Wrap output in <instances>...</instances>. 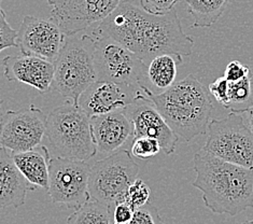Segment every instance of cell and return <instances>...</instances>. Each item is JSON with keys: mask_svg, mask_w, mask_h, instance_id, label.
Segmentation results:
<instances>
[{"mask_svg": "<svg viewBox=\"0 0 253 224\" xmlns=\"http://www.w3.org/2000/svg\"><path fill=\"white\" fill-rule=\"evenodd\" d=\"M89 35L120 42L146 64L166 53L190 56L194 47V40L184 34L176 9L152 14L144 10L140 0H121Z\"/></svg>", "mask_w": 253, "mask_h": 224, "instance_id": "cell-1", "label": "cell"}, {"mask_svg": "<svg viewBox=\"0 0 253 224\" xmlns=\"http://www.w3.org/2000/svg\"><path fill=\"white\" fill-rule=\"evenodd\" d=\"M196 178L192 185L216 215L236 216L253 207V168L223 161L201 149L193 157Z\"/></svg>", "mask_w": 253, "mask_h": 224, "instance_id": "cell-2", "label": "cell"}, {"mask_svg": "<svg viewBox=\"0 0 253 224\" xmlns=\"http://www.w3.org/2000/svg\"><path fill=\"white\" fill-rule=\"evenodd\" d=\"M178 137L190 141L206 134L213 111L212 101L198 79L189 75L160 94H148Z\"/></svg>", "mask_w": 253, "mask_h": 224, "instance_id": "cell-3", "label": "cell"}, {"mask_svg": "<svg viewBox=\"0 0 253 224\" xmlns=\"http://www.w3.org/2000/svg\"><path fill=\"white\" fill-rule=\"evenodd\" d=\"M45 136L55 156L87 162L97 154L91 118L71 100L46 117Z\"/></svg>", "mask_w": 253, "mask_h": 224, "instance_id": "cell-4", "label": "cell"}, {"mask_svg": "<svg viewBox=\"0 0 253 224\" xmlns=\"http://www.w3.org/2000/svg\"><path fill=\"white\" fill-rule=\"evenodd\" d=\"M94 51L95 39L89 34L66 36L54 62L52 89L77 105L81 94L97 80Z\"/></svg>", "mask_w": 253, "mask_h": 224, "instance_id": "cell-5", "label": "cell"}, {"mask_svg": "<svg viewBox=\"0 0 253 224\" xmlns=\"http://www.w3.org/2000/svg\"><path fill=\"white\" fill-rule=\"evenodd\" d=\"M139 167L128 150L121 149L102 157L91 167L88 178L89 199L114 208L122 203L127 187L138 177Z\"/></svg>", "mask_w": 253, "mask_h": 224, "instance_id": "cell-6", "label": "cell"}, {"mask_svg": "<svg viewBox=\"0 0 253 224\" xmlns=\"http://www.w3.org/2000/svg\"><path fill=\"white\" fill-rule=\"evenodd\" d=\"M96 81H109L140 89L147 88L148 65L120 42L94 38Z\"/></svg>", "mask_w": 253, "mask_h": 224, "instance_id": "cell-7", "label": "cell"}, {"mask_svg": "<svg viewBox=\"0 0 253 224\" xmlns=\"http://www.w3.org/2000/svg\"><path fill=\"white\" fill-rule=\"evenodd\" d=\"M203 149L223 161L253 168V135L240 113L231 111L225 118L209 122Z\"/></svg>", "mask_w": 253, "mask_h": 224, "instance_id": "cell-8", "label": "cell"}, {"mask_svg": "<svg viewBox=\"0 0 253 224\" xmlns=\"http://www.w3.org/2000/svg\"><path fill=\"white\" fill-rule=\"evenodd\" d=\"M91 166L85 161L51 156L49 161V189L54 204L78 209L88 199Z\"/></svg>", "mask_w": 253, "mask_h": 224, "instance_id": "cell-9", "label": "cell"}, {"mask_svg": "<svg viewBox=\"0 0 253 224\" xmlns=\"http://www.w3.org/2000/svg\"><path fill=\"white\" fill-rule=\"evenodd\" d=\"M46 117L34 105L3 112L0 121V146L12 153L38 148L45 136Z\"/></svg>", "mask_w": 253, "mask_h": 224, "instance_id": "cell-10", "label": "cell"}, {"mask_svg": "<svg viewBox=\"0 0 253 224\" xmlns=\"http://www.w3.org/2000/svg\"><path fill=\"white\" fill-rule=\"evenodd\" d=\"M51 19L66 36L78 35L111 14L121 0H46Z\"/></svg>", "mask_w": 253, "mask_h": 224, "instance_id": "cell-11", "label": "cell"}, {"mask_svg": "<svg viewBox=\"0 0 253 224\" xmlns=\"http://www.w3.org/2000/svg\"><path fill=\"white\" fill-rule=\"evenodd\" d=\"M66 35L52 19L26 15L17 30L16 44L22 54H29L55 62L62 50Z\"/></svg>", "mask_w": 253, "mask_h": 224, "instance_id": "cell-12", "label": "cell"}, {"mask_svg": "<svg viewBox=\"0 0 253 224\" xmlns=\"http://www.w3.org/2000/svg\"><path fill=\"white\" fill-rule=\"evenodd\" d=\"M123 110L134 125V138L146 136L158 139L162 151L166 155H170L176 151L178 135L168 125L153 101L141 90H138L131 104Z\"/></svg>", "mask_w": 253, "mask_h": 224, "instance_id": "cell-13", "label": "cell"}, {"mask_svg": "<svg viewBox=\"0 0 253 224\" xmlns=\"http://www.w3.org/2000/svg\"><path fill=\"white\" fill-rule=\"evenodd\" d=\"M140 89L109 81H95L81 94L79 105L89 118L123 110Z\"/></svg>", "mask_w": 253, "mask_h": 224, "instance_id": "cell-14", "label": "cell"}, {"mask_svg": "<svg viewBox=\"0 0 253 224\" xmlns=\"http://www.w3.org/2000/svg\"><path fill=\"white\" fill-rule=\"evenodd\" d=\"M91 126L97 154L104 157L134 140V125L124 110L92 117Z\"/></svg>", "mask_w": 253, "mask_h": 224, "instance_id": "cell-15", "label": "cell"}, {"mask_svg": "<svg viewBox=\"0 0 253 224\" xmlns=\"http://www.w3.org/2000/svg\"><path fill=\"white\" fill-rule=\"evenodd\" d=\"M3 75L10 82H21L38 90L50 92L54 78V64L41 57L22 54L5 56L2 62Z\"/></svg>", "mask_w": 253, "mask_h": 224, "instance_id": "cell-16", "label": "cell"}, {"mask_svg": "<svg viewBox=\"0 0 253 224\" xmlns=\"http://www.w3.org/2000/svg\"><path fill=\"white\" fill-rule=\"evenodd\" d=\"M35 190L16 167L11 151L0 146V208L20 207L28 191Z\"/></svg>", "mask_w": 253, "mask_h": 224, "instance_id": "cell-17", "label": "cell"}, {"mask_svg": "<svg viewBox=\"0 0 253 224\" xmlns=\"http://www.w3.org/2000/svg\"><path fill=\"white\" fill-rule=\"evenodd\" d=\"M183 63V56L179 54H161L150 60L147 68V88L142 92L160 94L169 89L176 82L178 66Z\"/></svg>", "mask_w": 253, "mask_h": 224, "instance_id": "cell-18", "label": "cell"}, {"mask_svg": "<svg viewBox=\"0 0 253 224\" xmlns=\"http://www.w3.org/2000/svg\"><path fill=\"white\" fill-rule=\"evenodd\" d=\"M16 167L25 179L36 189H49V161L50 151L44 146H40V151L36 149L24 152L12 153Z\"/></svg>", "mask_w": 253, "mask_h": 224, "instance_id": "cell-19", "label": "cell"}, {"mask_svg": "<svg viewBox=\"0 0 253 224\" xmlns=\"http://www.w3.org/2000/svg\"><path fill=\"white\" fill-rule=\"evenodd\" d=\"M230 0H185L189 13L194 17L192 28L210 27L227 8Z\"/></svg>", "mask_w": 253, "mask_h": 224, "instance_id": "cell-20", "label": "cell"}, {"mask_svg": "<svg viewBox=\"0 0 253 224\" xmlns=\"http://www.w3.org/2000/svg\"><path fill=\"white\" fill-rule=\"evenodd\" d=\"M112 214L113 208L109 205L88 199L68 217L67 224H111Z\"/></svg>", "mask_w": 253, "mask_h": 224, "instance_id": "cell-21", "label": "cell"}, {"mask_svg": "<svg viewBox=\"0 0 253 224\" xmlns=\"http://www.w3.org/2000/svg\"><path fill=\"white\" fill-rule=\"evenodd\" d=\"M228 98H230L228 109L237 113L244 111L245 109L253 104L251 101L252 80L250 76L240 79L238 81L230 82V86H228Z\"/></svg>", "mask_w": 253, "mask_h": 224, "instance_id": "cell-22", "label": "cell"}, {"mask_svg": "<svg viewBox=\"0 0 253 224\" xmlns=\"http://www.w3.org/2000/svg\"><path fill=\"white\" fill-rule=\"evenodd\" d=\"M151 190L141 179H136L126 190L122 203H126L132 210L142 207L150 202Z\"/></svg>", "mask_w": 253, "mask_h": 224, "instance_id": "cell-23", "label": "cell"}, {"mask_svg": "<svg viewBox=\"0 0 253 224\" xmlns=\"http://www.w3.org/2000/svg\"><path fill=\"white\" fill-rule=\"evenodd\" d=\"M161 143L155 138L151 137H136L131 142L130 153L132 156L140 160H149L161 152Z\"/></svg>", "mask_w": 253, "mask_h": 224, "instance_id": "cell-24", "label": "cell"}, {"mask_svg": "<svg viewBox=\"0 0 253 224\" xmlns=\"http://www.w3.org/2000/svg\"><path fill=\"white\" fill-rule=\"evenodd\" d=\"M127 224H163V221L158 208L149 202L134 211Z\"/></svg>", "mask_w": 253, "mask_h": 224, "instance_id": "cell-25", "label": "cell"}, {"mask_svg": "<svg viewBox=\"0 0 253 224\" xmlns=\"http://www.w3.org/2000/svg\"><path fill=\"white\" fill-rule=\"evenodd\" d=\"M1 2L2 0H0V52L8 47L17 46V30L10 26L4 11L1 8Z\"/></svg>", "mask_w": 253, "mask_h": 224, "instance_id": "cell-26", "label": "cell"}, {"mask_svg": "<svg viewBox=\"0 0 253 224\" xmlns=\"http://www.w3.org/2000/svg\"><path fill=\"white\" fill-rule=\"evenodd\" d=\"M228 82L224 77L218 78L215 81L209 84V92L214 97V99L223 107L228 109L230 106V98H228Z\"/></svg>", "mask_w": 253, "mask_h": 224, "instance_id": "cell-27", "label": "cell"}, {"mask_svg": "<svg viewBox=\"0 0 253 224\" xmlns=\"http://www.w3.org/2000/svg\"><path fill=\"white\" fill-rule=\"evenodd\" d=\"M182 0H140L144 10L152 14H166Z\"/></svg>", "mask_w": 253, "mask_h": 224, "instance_id": "cell-28", "label": "cell"}, {"mask_svg": "<svg viewBox=\"0 0 253 224\" xmlns=\"http://www.w3.org/2000/svg\"><path fill=\"white\" fill-rule=\"evenodd\" d=\"M248 76H250L249 66L240 63L239 60H231V62L226 65L224 76L223 77H224L228 82H235Z\"/></svg>", "mask_w": 253, "mask_h": 224, "instance_id": "cell-29", "label": "cell"}, {"mask_svg": "<svg viewBox=\"0 0 253 224\" xmlns=\"http://www.w3.org/2000/svg\"><path fill=\"white\" fill-rule=\"evenodd\" d=\"M132 214H134V210H132L127 204L120 203L114 206L113 208V222L127 224L131 219Z\"/></svg>", "mask_w": 253, "mask_h": 224, "instance_id": "cell-30", "label": "cell"}, {"mask_svg": "<svg viewBox=\"0 0 253 224\" xmlns=\"http://www.w3.org/2000/svg\"><path fill=\"white\" fill-rule=\"evenodd\" d=\"M240 114H242L245 124L247 125V127H248L249 131L251 132V134L253 135V104L250 107L245 109L244 111L240 112Z\"/></svg>", "mask_w": 253, "mask_h": 224, "instance_id": "cell-31", "label": "cell"}, {"mask_svg": "<svg viewBox=\"0 0 253 224\" xmlns=\"http://www.w3.org/2000/svg\"><path fill=\"white\" fill-rule=\"evenodd\" d=\"M237 224H253V220H250V221H244V222H240V223H237Z\"/></svg>", "mask_w": 253, "mask_h": 224, "instance_id": "cell-32", "label": "cell"}, {"mask_svg": "<svg viewBox=\"0 0 253 224\" xmlns=\"http://www.w3.org/2000/svg\"><path fill=\"white\" fill-rule=\"evenodd\" d=\"M111 224H122V223H117V222H112Z\"/></svg>", "mask_w": 253, "mask_h": 224, "instance_id": "cell-33", "label": "cell"}]
</instances>
